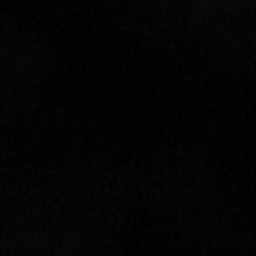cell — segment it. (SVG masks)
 Segmentation results:
<instances>
[]
</instances>
